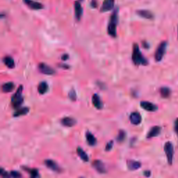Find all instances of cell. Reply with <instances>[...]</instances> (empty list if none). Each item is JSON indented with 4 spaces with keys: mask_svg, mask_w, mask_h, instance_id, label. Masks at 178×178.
Returning a JSON list of instances; mask_svg holds the SVG:
<instances>
[{
    "mask_svg": "<svg viewBox=\"0 0 178 178\" xmlns=\"http://www.w3.org/2000/svg\"><path fill=\"white\" fill-rule=\"evenodd\" d=\"M118 22V8L114 9L109 22L107 32L108 34L111 37H116V26Z\"/></svg>",
    "mask_w": 178,
    "mask_h": 178,
    "instance_id": "1",
    "label": "cell"
},
{
    "mask_svg": "<svg viewBox=\"0 0 178 178\" xmlns=\"http://www.w3.org/2000/svg\"><path fill=\"white\" fill-rule=\"evenodd\" d=\"M132 59L134 65L136 66H147L148 64V61L146 58L143 57V54L140 51L139 47L136 43H134L133 45Z\"/></svg>",
    "mask_w": 178,
    "mask_h": 178,
    "instance_id": "2",
    "label": "cell"
},
{
    "mask_svg": "<svg viewBox=\"0 0 178 178\" xmlns=\"http://www.w3.org/2000/svg\"><path fill=\"white\" fill-rule=\"evenodd\" d=\"M23 90V86H20L18 89L17 92L13 95L11 98V103L13 107L15 109H18L19 107L21 106V105L22 104L23 101H24V99H23L22 96V92Z\"/></svg>",
    "mask_w": 178,
    "mask_h": 178,
    "instance_id": "3",
    "label": "cell"
},
{
    "mask_svg": "<svg viewBox=\"0 0 178 178\" xmlns=\"http://www.w3.org/2000/svg\"><path fill=\"white\" fill-rule=\"evenodd\" d=\"M167 47V42L166 41H163L159 45L158 48H157V50H156L155 54H154V59L155 61L159 62V61H161L163 59V56H164L165 52H166Z\"/></svg>",
    "mask_w": 178,
    "mask_h": 178,
    "instance_id": "4",
    "label": "cell"
},
{
    "mask_svg": "<svg viewBox=\"0 0 178 178\" xmlns=\"http://www.w3.org/2000/svg\"><path fill=\"white\" fill-rule=\"evenodd\" d=\"M164 151L166 152L168 164L172 165L173 155H174V148H173V145L172 144V143L170 142V141H168V142L165 143Z\"/></svg>",
    "mask_w": 178,
    "mask_h": 178,
    "instance_id": "5",
    "label": "cell"
},
{
    "mask_svg": "<svg viewBox=\"0 0 178 178\" xmlns=\"http://www.w3.org/2000/svg\"><path fill=\"white\" fill-rule=\"evenodd\" d=\"M23 1L28 7L32 10H40L44 8V6L42 4L34 0H23Z\"/></svg>",
    "mask_w": 178,
    "mask_h": 178,
    "instance_id": "6",
    "label": "cell"
},
{
    "mask_svg": "<svg viewBox=\"0 0 178 178\" xmlns=\"http://www.w3.org/2000/svg\"><path fill=\"white\" fill-rule=\"evenodd\" d=\"M38 69L42 73L45 74V75H52L55 73V70H54L52 67L47 65V64L41 63L38 65Z\"/></svg>",
    "mask_w": 178,
    "mask_h": 178,
    "instance_id": "7",
    "label": "cell"
},
{
    "mask_svg": "<svg viewBox=\"0 0 178 178\" xmlns=\"http://www.w3.org/2000/svg\"><path fill=\"white\" fill-rule=\"evenodd\" d=\"M114 4L115 0H104L103 4L100 9V11L102 13L109 11L111 9H113Z\"/></svg>",
    "mask_w": 178,
    "mask_h": 178,
    "instance_id": "8",
    "label": "cell"
},
{
    "mask_svg": "<svg viewBox=\"0 0 178 178\" xmlns=\"http://www.w3.org/2000/svg\"><path fill=\"white\" fill-rule=\"evenodd\" d=\"M45 165L48 167V168L51 169L52 171H55V172H61V170L59 165L54 161L51 159H46L44 161Z\"/></svg>",
    "mask_w": 178,
    "mask_h": 178,
    "instance_id": "9",
    "label": "cell"
},
{
    "mask_svg": "<svg viewBox=\"0 0 178 178\" xmlns=\"http://www.w3.org/2000/svg\"><path fill=\"white\" fill-rule=\"evenodd\" d=\"M130 120L132 124L137 125L141 123L142 118H141V114L138 112H132L130 116Z\"/></svg>",
    "mask_w": 178,
    "mask_h": 178,
    "instance_id": "10",
    "label": "cell"
},
{
    "mask_svg": "<svg viewBox=\"0 0 178 178\" xmlns=\"http://www.w3.org/2000/svg\"><path fill=\"white\" fill-rule=\"evenodd\" d=\"M141 107L146 111H151V112L157 111V109H158L157 107L155 105H154L153 103L146 101L141 102Z\"/></svg>",
    "mask_w": 178,
    "mask_h": 178,
    "instance_id": "11",
    "label": "cell"
},
{
    "mask_svg": "<svg viewBox=\"0 0 178 178\" xmlns=\"http://www.w3.org/2000/svg\"><path fill=\"white\" fill-rule=\"evenodd\" d=\"M83 14V9L81 7V4L79 1H76L75 2V18L77 21H79L81 18Z\"/></svg>",
    "mask_w": 178,
    "mask_h": 178,
    "instance_id": "12",
    "label": "cell"
},
{
    "mask_svg": "<svg viewBox=\"0 0 178 178\" xmlns=\"http://www.w3.org/2000/svg\"><path fill=\"white\" fill-rule=\"evenodd\" d=\"M92 166L94 168L100 173H106V168H105V165L102 163L101 161L95 160L92 163Z\"/></svg>",
    "mask_w": 178,
    "mask_h": 178,
    "instance_id": "13",
    "label": "cell"
},
{
    "mask_svg": "<svg viewBox=\"0 0 178 178\" xmlns=\"http://www.w3.org/2000/svg\"><path fill=\"white\" fill-rule=\"evenodd\" d=\"M61 124L64 126H65V127H73L74 125H75V124L77 123V121L76 120L73 118L66 117L64 118L63 119H61Z\"/></svg>",
    "mask_w": 178,
    "mask_h": 178,
    "instance_id": "14",
    "label": "cell"
},
{
    "mask_svg": "<svg viewBox=\"0 0 178 178\" xmlns=\"http://www.w3.org/2000/svg\"><path fill=\"white\" fill-rule=\"evenodd\" d=\"M92 102L93 106L96 109H102V107H103V104H102V102L101 99H100V96L97 95V94H94L93 95Z\"/></svg>",
    "mask_w": 178,
    "mask_h": 178,
    "instance_id": "15",
    "label": "cell"
},
{
    "mask_svg": "<svg viewBox=\"0 0 178 178\" xmlns=\"http://www.w3.org/2000/svg\"><path fill=\"white\" fill-rule=\"evenodd\" d=\"M136 13L141 18L148 19V20H151L154 18L153 13L148 10H138L136 11Z\"/></svg>",
    "mask_w": 178,
    "mask_h": 178,
    "instance_id": "16",
    "label": "cell"
},
{
    "mask_svg": "<svg viewBox=\"0 0 178 178\" xmlns=\"http://www.w3.org/2000/svg\"><path fill=\"white\" fill-rule=\"evenodd\" d=\"M161 132V127L159 126H154V127H152L150 129V130L149 131V132L147 134V138H153V137H156L158 136Z\"/></svg>",
    "mask_w": 178,
    "mask_h": 178,
    "instance_id": "17",
    "label": "cell"
},
{
    "mask_svg": "<svg viewBox=\"0 0 178 178\" xmlns=\"http://www.w3.org/2000/svg\"><path fill=\"white\" fill-rule=\"evenodd\" d=\"M127 167L131 171H135V170L138 169L139 168H141V164L140 162L136 161L134 160H129L127 161Z\"/></svg>",
    "mask_w": 178,
    "mask_h": 178,
    "instance_id": "18",
    "label": "cell"
},
{
    "mask_svg": "<svg viewBox=\"0 0 178 178\" xmlns=\"http://www.w3.org/2000/svg\"><path fill=\"white\" fill-rule=\"evenodd\" d=\"M15 89V84L13 82H7L4 83L1 86V91L4 93H10Z\"/></svg>",
    "mask_w": 178,
    "mask_h": 178,
    "instance_id": "19",
    "label": "cell"
},
{
    "mask_svg": "<svg viewBox=\"0 0 178 178\" xmlns=\"http://www.w3.org/2000/svg\"><path fill=\"white\" fill-rule=\"evenodd\" d=\"M48 89L49 86L48 83H47V82H45V81H42V82H40L39 83L38 86V91L39 93L41 94V95L46 93L48 92Z\"/></svg>",
    "mask_w": 178,
    "mask_h": 178,
    "instance_id": "20",
    "label": "cell"
},
{
    "mask_svg": "<svg viewBox=\"0 0 178 178\" xmlns=\"http://www.w3.org/2000/svg\"><path fill=\"white\" fill-rule=\"evenodd\" d=\"M86 138L88 143L91 146H94L96 144V143H97V140H96L95 137L90 132H87L86 133Z\"/></svg>",
    "mask_w": 178,
    "mask_h": 178,
    "instance_id": "21",
    "label": "cell"
},
{
    "mask_svg": "<svg viewBox=\"0 0 178 178\" xmlns=\"http://www.w3.org/2000/svg\"><path fill=\"white\" fill-rule=\"evenodd\" d=\"M4 64L7 66L9 68H14L15 67V62H14V60L12 57L9 56H6L3 59Z\"/></svg>",
    "mask_w": 178,
    "mask_h": 178,
    "instance_id": "22",
    "label": "cell"
},
{
    "mask_svg": "<svg viewBox=\"0 0 178 178\" xmlns=\"http://www.w3.org/2000/svg\"><path fill=\"white\" fill-rule=\"evenodd\" d=\"M29 111V109L27 107H23L17 109V111L13 113L14 117H20V116H24Z\"/></svg>",
    "mask_w": 178,
    "mask_h": 178,
    "instance_id": "23",
    "label": "cell"
},
{
    "mask_svg": "<svg viewBox=\"0 0 178 178\" xmlns=\"http://www.w3.org/2000/svg\"><path fill=\"white\" fill-rule=\"evenodd\" d=\"M77 153L79 155V157L82 159L83 161H89V157H88L87 154L83 151L82 149L80 147H78L77 149Z\"/></svg>",
    "mask_w": 178,
    "mask_h": 178,
    "instance_id": "24",
    "label": "cell"
},
{
    "mask_svg": "<svg viewBox=\"0 0 178 178\" xmlns=\"http://www.w3.org/2000/svg\"><path fill=\"white\" fill-rule=\"evenodd\" d=\"M160 95L163 98H167L171 95V90L168 87H162L159 90Z\"/></svg>",
    "mask_w": 178,
    "mask_h": 178,
    "instance_id": "25",
    "label": "cell"
},
{
    "mask_svg": "<svg viewBox=\"0 0 178 178\" xmlns=\"http://www.w3.org/2000/svg\"><path fill=\"white\" fill-rule=\"evenodd\" d=\"M24 171H27L31 175V178H38L39 177V173L37 169H30V168H26L23 167Z\"/></svg>",
    "mask_w": 178,
    "mask_h": 178,
    "instance_id": "26",
    "label": "cell"
},
{
    "mask_svg": "<svg viewBox=\"0 0 178 178\" xmlns=\"http://www.w3.org/2000/svg\"><path fill=\"white\" fill-rule=\"evenodd\" d=\"M125 137H126V133L125 131L120 130L116 139H117V141H118L119 143H121V142H122V141H124V140L125 139Z\"/></svg>",
    "mask_w": 178,
    "mask_h": 178,
    "instance_id": "27",
    "label": "cell"
},
{
    "mask_svg": "<svg viewBox=\"0 0 178 178\" xmlns=\"http://www.w3.org/2000/svg\"><path fill=\"white\" fill-rule=\"evenodd\" d=\"M69 97H70V99L71 100H72V101H75L77 99V94H76V92H75V91L74 89H72L71 91L69 92Z\"/></svg>",
    "mask_w": 178,
    "mask_h": 178,
    "instance_id": "28",
    "label": "cell"
},
{
    "mask_svg": "<svg viewBox=\"0 0 178 178\" xmlns=\"http://www.w3.org/2000/svg\"><path fill=\"white\" fill-rule=\"evenodd\" d=\"M10 175L12 178H21L22 177L21 174H20L18 171H12L11 172Z\"/></svg>",
    "mask_w": 178,
    "mask_h": 178,
    "instance_id": "29",
    "label": "cell"
},
{
    "mask_svg": "<svg viewBox=\"0 0 178 178\" xmlns=\"http://www.w3.org/2000/svg\"><path fill=\"white\" fill-rule=\"evenodd\" d=\"M113 146V141H109V143L107 144L106 148H105V150H106L107 151H109L110 150L112 149Z\"/></svg>",
    "mask_w": 178,
    "mask_h": 178,
    "instance_id": "30",
    "label": "cell"
},
{
    "mask_svg": "<svg viewBox=\"0 0 178 178\" xmlns=\"http://www.w3.org/2000/svg\"><path fill=\"white\" fill-rule=\"evenodd\" d=\"M1 175L2 176L3 178H9L11 177V175H9L6 171H4L3 168H1Z\"/></svg>",
    "mask_w": 178,
    "mask_h": 178,
    "instance_id": "31",
    "label": "cell"
},
{
    "mask_svg": "<svg viewBox=\"0 0 178 178\" xmlns=\"http://www.w3.org/2000/svg\"><path fill=\"white\" fill-rule=\"evenodd\" d=\"M174 130L175 133L177 134V135L178 136V118H177L175 121V124H174Z\"/></svg>",
    "mask_w": 178,
    "mask_h": 178,
    "instance_id": "32",
    "label": "cell"
},
{
    "mask_svg": "<svg viewBox=\"0 0 178 178\" xmlns=\"http://www.w3.org/2000/svg\"><path fill=\"white\" fill-rule=\"evenodd\" d=\"M69 58L68 56V54H64L62 56H61V59L63 60V61H66L67 59Z\"/></svg>",
    "mask_w": 178,
    "mask_h": 178,
    "instance_id": "33",
    "label": "cell"
},
{
    "mask_svg": "<svg viewBox=\"0 0 178 178\" xmlns=\"http://www.w3.org/2000/svg\"><path fill=\"white\" fill-rule=\"evenodd\" d=\"M60 66H61V67H63V68H69V66L67 65H66V64H61V65H60Z\"/></svg>",
    "mask_w": 178,
    "mask_h": 178,
    "instance_id": "34",
    "label": "cell"
},
{
    "mask_svg": "<svg viewBox=\"0 0 178 178\" xmlns=\"http://www.w3.org/2000/svg\"><path fill=\"white\" fill-rule=\"evenodd\" d=\"M144 175L146 176V177H149V176L150 175V171H146V172H144Z\"/></svg>",
    "mask_w": 178,
    "mask_h": 178,
    "instance_id": "35",
    "label": "cell"
},
{
    "mask_svg": "<svg viewBox=\"0 0 178 178\" xmlns=\"http://www.w3.org/2000/svg\"><path fill=\"white\" fill-rule=\"evenodd\" d=\"M79 1H83V0H79Z\"/></svg>",
    "mask_w": 178,
    "mask_h": 178,
    "instance_id": "36",
    "label": "cell"
},
{
    "mask_svg": "<svg viewBox=\"0 0 178 178\" xmlns=\"http://www.w3.org/2000/svg\"><path fill=\"white\" fill-rule=\"evenodd\" d=\"M80 178H83V177H80Z\"/></svg>",
    "mask_w": 178,
    "mask_h": 178,
    "instance_id": "37",
    "label": "cell"
}]
</instances>
